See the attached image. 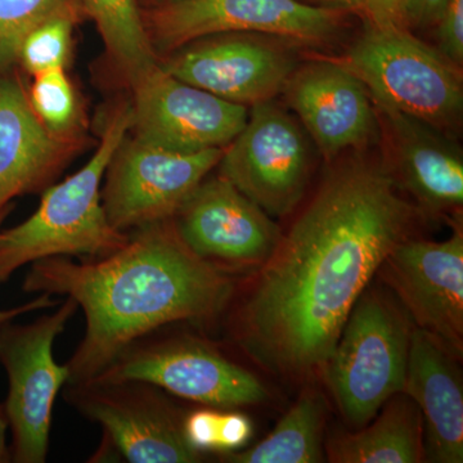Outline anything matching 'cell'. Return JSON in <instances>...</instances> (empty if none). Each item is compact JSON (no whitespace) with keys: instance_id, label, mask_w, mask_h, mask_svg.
<instances>
[{"instance_id":"6da1fadb","label":"cell","mask_w":463,"mask_h":463,"mask_svg":"<svg viewBox=\"0 0 463 463\" xmlns=\"http://www.w3.org/2000/svg\"><path fill=\"white\" fill-rule=\"evenodd\" d=\"M419 215L385 164L355 156L335 166L237 310L241 346L281 373L322 367L356 300L412 237Z\"/></svg>"},{"instance_id":"7a4b0ae2","label":"cell","mask_w":463,"mask_h":463,"mask_svg":"<svg viewBox=\"0 0 463 463\" xmlns=\"http://www.w3.org/2000/svg\"><path fill=\"white\" fill-rule=\"evenodd\" d=\"M23 288L66 295L83 309L84 337L67 364L66 385H74L99 376L149 332L222 315L234 283L230 270L194 254L169 219L139 228L124 248L106 258L33 261Z\"/></svg>"},{"instance_id":"3957f363","label":"cell","mask_w":463,"mask_h":463,"mask_svg":"<svg viewBox=\"0 0 463 463\" xmlns=\"http://www.w3.org/2000/svg\"><path fill=\"white\" fill-rule=\"evenodd\" d=\"M130 123L132 109L123 106L109 118L90 160L65 181L48 187L29 219L0 231V283L7 282L24 265L41 259H102L127 245L129 236L112 227L106 216L100 187Z\"/></svg>"},{"instance_id":"277c9868","label":"cell","mask_w":463,"mask_h":463,"mask_svg":"<svg viewBox=\"0 0 463 463\" xmlns=\"http://www.w3.org/2000/svg\"><path fill=\"white\" fill-rule=\"evenodd\" d=\"M337 61L365 85L374 105L419 118L446 134L461 125V67L407 27L365 23L364 33Z\"/></svg>"},{"instance_id":"5b68a950","label":"cell","mask_w":463,"mask_h":463,"mask_svg":"<svg viewBox=\"0 0 463 463\" xmlns=\"http://www.w3.org/2000/svg\"><path fill=\"white\" fill-rule=\"evenodd\" d=\"M412 319L380 288L368 286L322 365L341 416L361 429L403 392Z\"/></svg>"},{"instance_id":"8992f818","label":"cell","mask_w":463,"mask_h":463,"mask_svg":"<svg viewBox=\"0 0 463 463\" xmlns=\"http://www.w3.org/2000/svg\"><path fill=\"white\" fill-rule=\"evenodd\" d=\"M79 309L71 298L52 315L27 325L0 326V364L8 379L5 408L14 463H44L50 449L54 401L69 381L67 364L54 361L53 345Z\"/></svg>"},{"instance_id":"52a82bcc","label":"cell","mask_w":463,"mask_h":463,"mask_svg":"<svg viewBox=\"0 0 463 463\" xmlns=\"http://www.w3.org/2000/svg\"><path fill=\"white\" fill-rule=\"evenodd\" d=\"M66 386V401L102 428L97 458L112 453L130 463L203 461V453L185 438V414L165 390L136 380H90Z\"/></svg>"},{"instance_id":"ba28073f","label":"cell","mask_w":463,"mask_h":463,"mask_svg":"<svg viewBox=\"0 0 463 463\" xmlns=\"http://www.w3.org/2000/svg\"><path fill=\"white\" fill-rule=\"evenodd\" d=\"M91 380L145 381L175 397L218 410H236L268 398L255 374L212 344L190 336H165L160 328L125 347Z\"/></svg>"},{"instance_id":"9c48e42d","label":"cell","mask_w":463,"mask_h":463,"mask_svg":"<svg viewBox=\"0 0 463 463\" xmlns=\"http://www.w3.org/2000/svg\"><path fill=\"white\" fill-rule=\"evenodd\" d=\"M343 14L298 0H164L149 12L145 25L155 52L230 33L316 45L336 35Z\"/></svg>"},{"instance_id":"30bf717a","label":"cell","mask_w":463,"mask_h":463,"mask_svg":"<svg viewBox=\"0 0 463 463\" xmlns=\"http://www.w3.org/2000/svg\"><path fill=\"white\" fill-rule=\"evenodd\" d=\"M219 175L270 216L297 209L312 173V148L298 120L274 99L251 106L245 127L224 148Z\"/></svg>"},{"instance_id":"8fae6325","label":"cell","mask_w":463,"mask_h":463,"mask_svg":"<svg viewBox=\"0 0 463 463\" xmlns=\"http://www.w3.org/2000/svg\"><path fill=\"white\" fill-rule=\"evenodd\" d=\"M223 154L224 148L179 154L125 137L105 174L102 203L109 223L125 232L169 221Z\"/></svg>"},{"instance_id":"7c38bea8","label":"cell","mask_w":463,"mask_h":463,"mask_svg":"<svg viewBox=\"0 0 463 463\" xmlns=\"http://www.w3.org/2000/svg\"><path fill=\"white\" fill-rule=\"evenodd\" d=\"M133 138L146 145L197 154L225 148L248 120V108L184 83L160 63L133 85Z\"/></svg>"},{"instance_id":"4fadbf2b","label":"cell","mask_w":463,"mask_h":463,"mask_svg":"<svg viewBox=\"0 0 463 463\" xmlns=\"http://www.w3.org/2000/svg\"><path fill=\"white\" fill-rule=\"evenodd\" d=\"M285 39L259 33H216L178 48L161 67L174 78L236 105L276 99L297 69Z\"/></svg>"},{"instance_id":"5bb4252c","label":"cell","mask_w":463,"mask_h":463,"mask_svg":"<svg viewBox=\"0 0 463 463\" xmlns=\"http://www.w3.org/2000/svg\"><path fill=\"white\" fill-rule=\"evenodd\" d=\"M392 288L414 326L431 332L453 353L463 352V232L455 225L449 239H411L399 243L381 264Z\"/></svg>"},{"instance_id":"9a60e30c","label":"cell","mask_w":463,"mask_h":463,"mask_svg":"<svg viewBox=\"0 0 463 463\" xmlns=\"http://www.w3.org/2000/svg\"><path fill=\"white\" fill-rule=\"evenodd\" d=\"M172 221L194 254L225 270L263 264L282 236L270 215L222 175L206 176Z\"/></svg>"},{"instance_id":"2e32d148","label":"cell","mask_w":463,"mask_h":463,"mask_svg":"<svg viewBox=\"0 0 463 463\" xmlns=\"http://www.w3.org/2000/svg\"><path fill=\"white\" fill-rule=\"evenodd\" d=\"M282 94L328 161L380 139L381 118L370 91L337 60L297 67Z\"/></svg>"},{"instance_id":"e0dca14e","label":"cell","mask_w":463,"mask_h":463,"mask_svg":"<svg viewBox=\"0 0 463 463\" xmlns=\"http://www.w3.org/2000/svg\"><path fill=\"white\" fill-rule=\"evenodd\" d=\"M458 355L414 326L403 392L422 416L425 462H463V388Z\"/></svg>"},{"instance_id":"ac0fdd59","label":"cell","mask_w":463,"mask_h":463,"mask_svg":"<svg viewBox=\"0 0 463 463\" xmlns=\"http://www.w3.org/2000/svg\"><path fill=\"white\" fill-rule=\"evenodd\" d=\"M376 106L388 125L399 187L422 210L434 214L458 212L463 205V158L446 133L419 118Z\"/></svg>"},{"instance_id":"d6986e66","label":"cell","mask_w":463,"mask_h":463,"mask_svg":"<svg viewBox=\"0 0 463 463\" xmlns=\"http://www.w3.org/2000/svg\"><path fill=\"white\" fill-rule=\"evenodd\" d=\"M42 124L16 79H0V214L11 201L44 187L65 149Z\"/></svg>"},{"instance_id":"ffe728a7","label":"cell","mask_w":463,"mask_h":463,"mask_svg":"<svg viewBox=\"0 0 463 463\" xmlns=\"http://www.w3.org/2000/svg\"><path fill=\"white\" fill-rule=\"evenodd\" d=\"M326 452L335 463L425 462L421 412L412 399L398 392L364 428L332 438Z\"/></svg>"},{"instance_id":"44dd1931","label":"cell","mask_w":463,"mask_h":463,"mask_svg":"<svg viewBox=\"0 0 463 463\" xmlns=\"http://www.w3.org/2000/svg\"><path fill=\"white\" fill-rule=\"evenodd\" d=\"M323 403L306 390L257 446L222 456L231 463H317L323 461Z\"/></svg>"},{"instance_id":"7402d4cb","label":"cell","mask_w":463,"mask_h":463,"mask_svg":"<svg viewBox=\"0 0 463 463\" xmlns=\"http://www.w3.org/2000/svg\"><path fill=\"white\" fill-rule=\"evenodd\" d=\"M80 3L85 14L99 27L109 56L132 87L158 65L137 0H80Z\"/></svg>"},{"instance_id":"603a6c76","label":"cell","mask_w":463,"mask_h":463,"mask_svg":"<svg viewBox=\"0 0 463 463\" xmlns=\"http://www.w3.org/2000/svg\"><path fill=\"white\" fill-rule=\"evenodd\" d=\"M80 0H0V70L18 61L27 35L57 17L78 20L83 12Z\"/></svg>"},{"instance_id":"cb8c5ba5","label":"cell","mask_w":463,"mask_h":463,"mask_svg":"<svg viewBox=\"0 0 463 463\" xmlns=\"http://www.w3.org/2000/svg\"><path fill=\"white\" fill-rule=\"evenodd\" d=\"M184 434L199 452H237L252 437V423L245 414L205 407L185 414Z\"/></svg>"},{"instance_id":"d4e9b609","label":"cell","mask_w":463,"mask_h":463,"mask_svg":"<svg viewBox=\"0 0 463 463\" xmlns=\"http://www.w3.org/2000/svg\"><path fill=\"white\" fill-rule=\"evenodd\" d=\"M30 105L42 124L57 138L71 132L78 120V102L65 69L51 70L33 76Z\"/></svg>"},{"instance_id":"484cf974","label":"cell","mask_w":463,"mask_h":463,"mask_svg":"<svg viewBox=\"0 0 463 463\" xmlns=\"http://www.w3.org/2000/svg\"><path fill=\"white\" fill-rule=\"evenodd\" d=\"M75 23L72 17L53 18L26 36L18 52V61L30 74L65 69Z\"/></svg>"},{"instance_id":"4316f807","label":"cell","mask_w":463,"mask_h":463,"mask_svg":"<svg viewBox=\"0 0 463 463\" xmlns=\"http://www.w3.org/2000/svg\"><path fill=\"white\" fill-rule=\"evenodd\" d=\"M437 50L457 66L463 63V0H449L439 17Z\"/></svg>"},{"instance_id":"83f0119b","label":"cell","mask_w":463,"mask_h":463,"mask_svg":"<svg viewBox=\"0 0 463 463\" xmlns=\"http://www.w3.org/2000/svg\"><path fill=\"white\" fill-rule=\"evenodd\" d=\"M448 2L449 0H404L403 26L408 30L434 27Z\"/></svg>"},{"instance_id":"f1b7e54d","label":"cell","mask_w":463,"mask_h":463,"mask_svg":"<svg viewBox=\"0 0 463 463\" xmlns=\"http://www.w3.org/2000/svg\"><path fill=\"white\" fill-rule=\"evenodd\" d=\"M404 0H359L361 16L373 25L403 26Z\"/></svg>"},{"instance_id":"f546056e","label":"cell","mask_w":463,"mask_h":463,"mask_svg":"<svg viewBox=\"0 0 463 463\" xmlns=\"http://www.w3.org/2000/svg\"><path fill=\"white\" fill-rule=\"evenodd\" d=\"M9 210L11 209L5 210V212L0 214V231H2L3 221H5V216H7ZM60 303L61 300H54L52 295H38L33 300L23 304V306L14 307H12V309L0 310V326L9 321H14L18 317L26 315V313L36 312V310L42 309H51V307H54Z\"/></svg>"},{"instance_id":"4dcf8cb0","label":"cell","mask_w":463,"mask_h":463,"mask_svg":"<svg viewBox=\"0 0 463 463\" xmlns=\"http://www.w3.org/2000/svg\"><path fill=\"white\" fill-rule=\"evenodd\" d=\"M298 2L306 3V5H313V7L343 12V14L352 12V14H361L359 0H298Z\"/></svg>"},{"instance_id":"1f68e13d","label":"cell","mask_w":463,"mask_h":463,"mask_svg":"<svg viewBox=\"0 0 463 463\" xmlns=\"http://www.w3.org/2000/svg\"><path fill=\"white\" fill-rule=\"evenodd\" d=\"M9 423L5 404H0V463L12 462L11 449L7 444Z\"/></svg>"},{"instance_id":"d6a6232c","label":"cell","mask_w":463,"mask_h":463,"mask_svg":"<svg viewBox=\"0 0 463 463\" xmlns=\"http://www.w3.org/2000/svg\"><path fill=\"white\" fill-rule=\"evenodd\" d=\"M154 2H157L158 5V3L164 2V0H154Z\"/></svg>"}]
</instances>
